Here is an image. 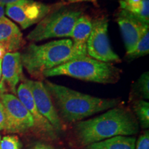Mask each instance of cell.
<instances>
[{
  "label": "cell",
  "mask_w": 149,
  "mask_h": 149,
  "mask_svg": "<svg viewBox=\"0 0 149 149\" xmlns=\"http://www.w3.org/2000/svg\"><path fill=\"white\" fill-rule=\"evenodd\" d=\"M139 126L129 109L116 107L99 116L77 122L74 132L79 144L86 146L117 136H133L138 133Z\"/></svg>",
  "instance_id": "obj_1"
},
{
  "label": "cell",
  "mask_w": 149,
  "mask_h": 149,
  "mask_svg": "<svg viewBox=\"0 0 149 149\" xmlns=\"http://www.w3.org/2000/svg\"><path fill=\"white\" fill-rule=\"evenodd\" d=\"M44 83L55 102L59 117L67 123L78 122L120 104L118 99L97 97L47 80Z\"/></svg>",
  "instance_id": "obj_2"
},
{
  "label": "cell",
  "mask_w": 149,
  "mask_h": 149,
  "mask_svg": "<svg viewBox=\"0 0 149 149\" xmlns=\"http://www.w3.org/2000/svg\"><path fill=\"white\" fill-rule=\"evenodd\" d=\"M72 46L70 39L52 41L42 45L31 43L21 53L22 66L31 77L42 79L44 72L71 60Z\"/></svg>",
  "instance_id": "obj_3"
},
{
  "label": "cell",
  "mask_w": 149,
  "mask_h": 149,
  "mask_svg": "<svg viewBox=\"0 0 149 149\" xmlns=\"http://www.w3.org/2000/svg\"><path fill=\"white\" fill-rule=\"evenodd\" d=\"M122 70L111 63L104 62L90 57L68 61L44 72L43 77L68 76L82 81L99 84H115L120 79Z\"/></svg>",
  "instance_id": "obj_4"
},
{
  "label": "cell",
  "mask_w": 149,
  "mask_h": 149,
  "mask_svg": "<svg viewBox=\"0 0 149 149\" xmlns=\"http://www.w3.org/2000/svg\"><path fill=\"white\" fill-rule=\"evenodd\" d=\"M82 15L80 10L57 6L37 24L28 34L27 40L38 42L51 38L70 37L77 19Z\"/></svg>",
  "instance_id": "obj_5"
},
{
  "label": "cell",
  "mask_w": 149,
  "mask_h": 149,
  "mask_svg": "<svg viewBox=\"0 0 149 149\" xmlns=\"http://www.w3.org/2000/svg\"><path fill=\"white\" fill-rule=\"evenodd\" d=\"M6 113V128L8 133H26L36 130L34 119L17 97L10 93L0 94Z\"/></svg>",
  "instance_id": "obj_6"
},
{
  "label": "cell",
  "mask_w": 149,
  "mask_h": 149,
  "mask_svg": "<svg viewBox=\"0 0 149 149\" xmlns=\"http://www.w3.org/2000/svg\"><path fill=\"white\" fill-rule=\"evenodd\" d=\"M109 21L106 17L93 21V26L87 42V55L91 58L107 63H118L121 59L112 49L108 36Z\"/></svg>",
  "instance_id": "obj_7"
},
{
  "label": "cell",
  "mask_w": 149,
  "mask_h": 149,
  "mask_svg": "<svg viewBox=\"0 0 149 149\" xmlns=\"http://www.w3.org/2000/svg\"><path fill=\"white\" fill-rule=\"evenodd\" d=\"M54 6L47 5L34 0H22L13 4L7 5L5 13L19 24L22 29L38 24L53 10Z\"/></svg>",
  "instance_id": "obj_8"
},
{
  "label": "cell",
  "mask_w": 149,
  "mask_h": 149,
  "mask_svg": "<svg viewBox=\"0 0 149 149\" xmlns=\"http://www.w3.org/2000/svg\"><path fill=\"white\" fill-rule=\"evenodd\" d=\"M23 81L31 89L35 105L39 112L50 122L56 131H61L63 129L62 122L59 117L53 98L44 83L42 81L31 80L26 77L23 79Z\"/></svg>",
  "instance_id": "obj_9"
},
{
  "label": "cell",
  "mask_w": 149,
  "mask_h": 149,
  "mask_svg": "<svg viewBox=\"0 0 149 149\" xmlns=\"http://www.w3.org/2000/svg\"><path fill=\"white\" fill-rule=\"evenodd\" d=\"M24 78L21 53H6L1 61L0 94L10 93L16 95L17 86Z\"/></svg>",
  "instance_id": "obj_10"
},
{
  "label": "cell",
  "mask_w": 149,
  "mask_h": 149,
  "mask_svg": "<svg viewBox=\"0 0 149 149\" xmlns=\"http://www.w3.org/2000/svg\"><path fill=\"white\" fill-rule=\"evenodd\" d=\"M116 21L122 33L126 53H129L144 33L149 31V24L123 9H121L117 15Z\"/></svg>",
  "instance_id": "obj_11"
},
{
  "label": "cell",
  "mask_w": 149,
  "mask_h": 149,
  "mask_svg": "<svg viewBox=\"0 0 149 149\" xmlns=\"http://www.w3.org/2000/svg\"><path fill=\"white\" fill-rule=\"evenodd\" d=\"M16 95L26 109L32 115L35 121L36 131L40 132L42 135L47 136L50 138H54L56 136L57 131L37 110L31 89L24 81L20 84L17 88Z\"/></svg>",
  "instance_id": "obj_12"
},
{
  "label": "cell",
  "mask_w": 149,
  "mask_h": 149,
  "mask_svg": "<svg viewBox=\"0 0 149 149\" xmlns=\"http://www.w3.org/2000/svg\"><path fill=\"white\" fill-rule=\"evenodd\" d=\"M93 26V20L86 15H82L74 24L70 37L72 38V59L87 57V42Z\"/></svg>",
  "instance_id": "obj_13"
},
{
  "label": "cell",
  "mask_w": 149,
  "mask_h": 149,
  "mask_svg": "<svg viewBox=\"0 0 149 149\" xmlns=\"http://www.w3.org/2000/svg\"><path fill=\"white\" fill-rule=\"evenodd\" d=\"M0 44L4 46L7 53L17 52L26 44L19 27L5 17L0 19Z\"/></svg>",
  "instance_id": "obj_14"
},
{
  "label": "cell",
  "mask_w": 149,
  "mask_h": 149,
  "mask_svg": "<svg viewBox=\"0 0 149 149\" xmlns=\"http://www.w3.org/2000/svg\"><path fill=\"white\" fill-rule=\"evenodd\" d=\"M136 138L134 136H117L93 143L84 149H135Z\"/></svg>",
  "instance_id": "obj_15"
},
{
  "label": "cell",
  "mask_w": 149,
  "mask_h": 149,
  "mask_svg": "<svg viewBox=\"0 0 149 149\" xmlns=\"http://www.w3.org/2000/svg\"><path fill=\"white\" fill-rule=\"evenodd\" d=\"M120 8L149 24V0H120Z\"/></svg>",
  "instance_id": "obj_16"
},
{
  "label": "cell",
  "mask_w": 149,
  "mask_h": 149,
  "mask_svg": "<svg viewBox=\"0 0 149 149\" xmlns=\"http://www.w3.org/2000/svg\"><path fill=\"white\" fill-rule=\"evenodd\" d=\"M133 111L139 125L144 129L149 127V103L143 100H137L133 104Z\"/></svg>",
  "instance_id": "obj_17"
},
{
  "label": "cell",
  "mask_w": 149,
  "mask_h": 149,
  "mask_svg": "<svg viewBox=\"0 0 149 149\" xmlns=\"http://www.w3.org/2000/svg\"><path fill=\"white\" fill-rule=\"evenodd\" d=\"M149 53V31L144 35L129 53H126L125 59L128 61H132L139 57L148 55Z\"/></svg>",
  "instance_id": "obj_18"
},
{
  "label": "cell",
  "mask_w": 149,
  "mask_h": 149,
  "mask_svg": "<svg viewBox=\"0 0 149 149\" xmlns=\"http://www.w3.org/2000/svg\"><path fill=\"white\" fill-rule=\"evenodd\" d=\"M137 93L145 100L149 99V72L141 74L136 84Z\"/></svg>",
  "instance_id": "obj_19"
},
{
  "label": "cell",
  "mask_w": 149,
  "mask_h": 149,
  "mask_svg": "<svg viewBox=\"0 0 149 149\" xmlns=\"http://www.w3.org/2000/svg\"><path fill=\"white\" fill-rule=\"evenodd\" d=\"M22 147L21 141L15 135L3 136L0 141V149H22Z\"/></svg>",
  "instance_id": "obj_20"
},
{
  "label": "cell",
  "mask_w": 149,
  "mask_h": 149,
  "mask_svg": "<svg viewBox=\"0 0 149 149\" xmlns=\"http://www.w3.org/2000/svg\"><path fill=\"white\" fill-rule=\"evenodd\" d=\"M135 149H149L148 130L139 135L137 140H136Z\"/></svg>",
  "instance_id": "obj_21"
},
{
  "label": "cell",
  "mask_w": 149,
  "mask_h": 149,
  "mask_svg": "<svg viewBox=\"0 0 149 149\" xmlns=\"http://www.w3.org/2000/svg\"><path fill=\"white\" fill-rule=\"evenodd\" d=\"M6 128V113L3 105L0 101V131L5 130Z\"/></svg>",
  "instance_id": "obj_22"
},
{
  "label": "cell",
  "mask_w": 149,
  "mask_h": 149,
  "mask_svg": "<svg viewBox=\"0 0 149 149\" xmlns=\"http://www.w3.org/2000/svg\"><path fill=\"white\" fill-rule=\"evenodd\" d=\"M31 149H57L51 145L44 142H36L31 147Z\"/></svg>",
  "instance_id": "obj_23"
},
{
  "label": "cell",
  "mask_w": 149,
  "mask_h": 149,
  "mask_svg": "<svg viewBox=\"0 0 149 149\" xmlns=\"http://www.w3.org/2000/svg\"><path fill=\"white\" fill-rule=\"evenodd\" d=\"M22 1V0H0V5L1 6H7L10 4H13L19 1Z\"/></svg>",
  "instance_id": "obj_24"
},
{
  "label": "cell",
  "mask_w": 149,
  "mask_h": 149,
  "mask_svg": "<svg viewBox=\"0 0 149 149\" xmlns=\"http://www.w3.org/2000/svg\"><path fill=\"white\" fill-rule=\"evenodd\" d=\"M6 53V50L4 46L2 44H0V61H2L3 57H4L5 54Z\"/></svg>",
  "instance_id": "obj_25"
},
{
  "label": "cell",
  "mask_w": 149,
  "mask_h": 149,
  "mask_svg": "<svg viewBox=\"0 0 149 149\" xmlns=\"http://www.w3.org/2000/svg\"><path fill=\"white\" fill-rule=\"evenodd\" d=\"M5 15V8L3 6L0 5V19L4 17Z\"/></svg>",
  "instance_id": "obj_26"
},
{
  "label": "cell",
  "mask_w": 149,
  "mask_h": 149,
  "mask_svg": "<svg viewBox=\"0 0 149 149\" xmlns=\"http://www.w3.org/2000/svg\"><path fill=\"white\" fill-rule=\"evenodd\" d=\"M68 3H77V2H81V1H95V0H66Z\"/></svg>",
  "instance_id": "obj_27"
},
{
  "label": "cell",
  "mask_w": 149,
  "mask_h": 149,
  "mask_svg": "<svg viewBox=\"0 0 149 149\" xmlns=\"http://www.w3.org/2000/svg\"><path fill=\"white\" fill-rule=\"evenodd\" d=\"M1 61H0V79H1Z\"/></svg>",
  "instance_id": "obj_28"
},
{
  "label": "cell",
  "mask_w": 149,
  "mask_h": 149,
  "mask_svg": "<svg viewBox=\"0 0 149 149\" xmlns=\"http://www.w3.org/2000/svg\"><path fill=\"white\" fill-rule=\"evenodd\" d=\"M1 135H0V141H1Z\"/></svg>",
  "instance_id": "obj_29"
}]
</instances>
